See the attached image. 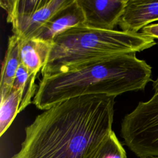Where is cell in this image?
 Masks as SVG:
<instances>
[{
  "label": "cell",
  "instance_id": "obj_1",
  "mask_svg": "<svg viewBox=\"0 0 158 158\" xmlns=\"http://www.w3.org/2000/svg\"><path fill=\"white\" fill-rule=\"evenodd\" d=\"M115 98L85 95L52 106L25 128L12 158H87L113 131Z\"/></svg>",
  "mask_w": 158,
  "mask_h": 158
},
{
  "label": "cell",
  "instance_id": "obj_2",
  "mask_svg": "<svg viewBox=\"0 0 158 158\" xmlns=\"http://www.w3.org/2000/svg\"><path fill=\"white\" fill-rule=\"evenodd\" d=\"M135 52L110 56L67 72L42 77L33 103L40 110L85 95L117 96L143 90L151 81V67Z\"/></svg>",
  "mask_w": 158,
  "mask_h": 158
},
{
  "label": "cell",
  "instance_id": "obj_3",
  "mask_svg": "<svg viewBox=\"0 0 158 158\" xmlns=\"http://www.w3.org/2000/svg\"><path fill=\"white\" fill-rule=\"evenodd\" d=\"M155 44L153 38L141 32L73 27L54 38L41 73L44 77L65 72L103 58L140 52Z\"/></svg>",
  "mask_w": 158,
  "mask_h": 158
},
{
  "label": "cell",
  "instance_id": "obj_4",
  "mask_svg": "<svg viewBox=\"0 0 158 158\" xmlns=\"http://www.w3.org/2000/svg\"><path fill=\"white\" fill-rule=\"evenodd\" d=\"M121 135L139 158L158 157V95L139 102L123 117Z\"/></svg>",
  "mask_w": 158,
  "mask_h": 158
},
{
  "label": "cell",
  "instance_id": "obj_5",
  "mask_svg": "<svg viewBox=\"0 0 158 158\" xmlns=\"http://www.w3.org/2000/svg\"><path fill=\"white\" fill-rule=\"evenodd\" d=\"M72 0H0L7 12L14 35L21 39L34 38L39 30L59 10Z\"/></svg>",
  "mask_w": 158,
  "mask_h": 158
},
{
  "label": "cell",
  "instance_id": "obj_6",
  "mask_svg": "<svg viewBox=\"0 0 158 158\" xmlns=\"http://www.w3.org/2000/svg\"><path fill=\"white\" fill-rule=\"evenodd\" d=\"M85 17L84 26L114 30L124 11L127 0H77Z\"/></svg>",
  "mask_w": 158,
  "mask_h": 158
},
{
  "label": "cell",
  "instance_id": "obj_7",
  "mask_svg": "<svg viewBox=\"0 0 158 158\" xmlns=\"http://www.w3.org/2000/svg\"><path fill=\"white\" fill-rule=\"evenodd\" d=\"M84 12L77 0L72 1L56 13L39 30L34 38L51 43L54 38L69 28L83 26Z\"/></svg>",
  "mask_w": 158,
  "mask_h": 158
},
{
  "label": "cell",
  "instance_id": "obj_8",
  "mask_svg": "<svg viewBox=\"0 0 158 158\" xmlns=\"http://www.w3.org/2000/svg\"><path fill=\"white\" fill-rule=\"evenodd\" d=\"M158 20V1L127 0L119 20L122 31L138 33L140 29Z\"/></svg>",
  "mask_w": 158,
  "mask_h": 158
},
{
  "label": "cell",
  "instance_id": "obj_9",
  "mask_svg": "<svg viewBox=\"0 0 158 158\" xmlns=\"http://www.w3.org/2000/svg\"><path fill=\"white\" fill-rule=\"evenodd\" d=\"M19 39L22 64L31 75L37 76L46 62L51 43L36 38Z\"/></svg>",
  "mask_w": 158,
  "mask_h": 158
},
{
  "label": "cell",
  "instance_id": "obj_10",
  "mask_svg": "<svg viewBox=\"0 0 158 158\" xmlns=\"http://www.w3.org/2000/svg\"><path fill=\"white\" fill-rule=\"evenodd\" d=\"M21 64L19 39L17 36L12 35L9 37L7 50L2 64L1 93H7L11 89L17 71Z\"/></svg>",
  "mask_w": 158,
  "mask_h": 158
},
{
  "label": "cell",
  "instance_id": "obj_11",
  "mask_svg": "<svg viewBox=\"0 0 158 158\" xmlns=\"http://www.w3.org/2000/svg\"><path fill=\"white\" fill-rule=\"evenodd\" d=\"M23 98L22 90L12 87L6 94H1L0 103V136L9 128L20 111Z\"/></svg>",
  "mask_w": 158,
  "mask_h": 158
},
{
  "label": "cell",
  "instance_id": "obj_12",
  "mask_svg": "<svg viewBox=\"0 0 158 158\" xmlns=\"http://www.w3.org/2000/svg\"><path fill=\"white\" fill-rule=\"evenodd\" d=\"M36 75H31L28 70L21 64L19 67L12 86L23 92V98L20 104V111L23 110L31 103V99L35 96L38 89V86L35 84Z\"/></svg>",
  "mask_w": 158,
  "mask_h": 158
},
{
  "label": "cell",
  "instance_id": "obj_13",
  "mask_svg": "<svg viewBox=\"0 0 158 158\" xmlns=\"http://www.w3.org/2000/svg\"><path fill=\"white\" fill-rule=\"evenodd\" d=\"M87 158H127V154L113 131Z\"/></svg>",
  "mask_w": 158,
  "mask_h": 158
},
{
  "label": "cell",
  "instance_id": "obj_14",
  "mask_svg": "<svg viewBox=\"0 0 158 158\" xmlns=\"http://www.w3.org/2000/svg\"><path fill=\"white\" fill-rule=\"evenodd\" d=\"M141 33L152 38L158 40V23L145 26L141 29Z\"/></svg>",
  "mask_w": 158,
  "mask_h": 158
},
{
  "label": "cell",
  "instance_id": "obj_15",
  "mask_svg": "<svg viewBox=\"0 0 158 158\" xmlns=\"http://www.w3.org/2000/svg\"><path fill=\"white\" fill-rule=\"evenodd\" d=\"M152 89L154 91V94L158 95V77H157V79L153 81Z\"/></svg>",
  "mask_w": 158,
  "mask_h": 158
},
{
  "label": "cell",
  "instance_id": "obj_16",
  "mask_svg": "<svg viewBox=\"0 0 158 158\" xmlns=\"http://www.w3.org/2000/svg\"><path fill=\"white\" fill-rule=\"evenodd\" d=\"M146 158H158V157H146Z\"/></svg>",
  "mask_w": 158,
  "mask_h": 158
}]
</instances>
